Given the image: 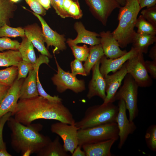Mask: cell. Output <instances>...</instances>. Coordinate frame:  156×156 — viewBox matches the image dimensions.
Wrapping results in <instances>:
<instances>
[{
    "mask_svg": "<svg viewBox=\"0 0 156 156\" xmlns=\"http://www.w3.org/2000/svg\"><path fill=\"white\" fill-rule=\"evenodd\" d=\"M12 116L25 125L40 119L55 120L69 125H74L75 122L72 114L62 102H51L39 95L19 99Z\"/></svg>",
    "mask_w": 156,
    "mask_h": 156,
    "instance_id": "1",
    "label": "cell"
},
{
    "mask_svg": "<svg viewBox=\"0 0 156 156\" xmlns=\"http://www.w3.org/2000/svg\"><path fill=\"white\" fill-rule=\"evenodd\" d=\"M8 124L11 131V145L16 152L23 156L37 153L51 141L50 138L39 133L43 127L40 124L24 125L11 117Z\"/></svg>",
    "mask_w": 156,
    "mask_h": 156,
    "instance_id": "2",
    "label": "cell"
},
{
    "mask_svg": "<svg viewBox=\"0 0 156 156\" xmlns=\"http://www.w3.org/2000/svg\"><path fill=\"white\" fill-rule=\"evenodd\" d=\"M125 0V5L119 8L118 26L112 32L121 48L132 43L136 32L134 28L136 21L141 9L137 0Z\"/></svg>",
    "mask_w": 156,
    "mask_h": 156,
    "instance_id": "3",
    "label": "cell"
},
{
    "mask_svg": "<svg viewBox=\"0 0 156 156\" xmlns=\"http://www.w3.org/2000/svg\"><path fill=\"white\" fill-rule=\"evenodd\" d=\"M118 106L113 103L90 106L86 110L83 118L74 125L79 129L116 122Z\"/></svg>",
    "mask_w": 156,
    "mask_h": 156,
    "instance_id": "4",
    "label": "cell"
},
{
    "mask_svg": "<svg viewBox=\"0 0 156 156\" xmlns=\"http://www.w3.org/2000/svg\"><path fill=\"white\" fill-rule=\"evenodd\" d=\"M118 129L116 122L101 125L78 131V145L98 142L110 139L119 138Z\"/></svg>",
    "mask_w": 156,
    "mask_h": 156,
    "instance_id": "5",
    "label": "cell"
},
{
    "mask_svg": "<svg viewBox=\"0 0 156 156\" xmlns=\"http://www.w3.org/2000/svg\"><path fill=\"white\" fill-rule=\"evenodd\" d=\"M123 85L116 93L113 102L123 100L129 112V119L133 121L138 115V96L139 87L132 77L127 73L124 79Z\"/></svg>",
    "mask_w": 156,
    "mask_h": 156,
    "instance_id": "6",
    "label": "cell"
},
{
    "mask_svg": "<svg viewBox=\"0 0 156 156\" xmlns=\"http://www.w3.org/2000/svg\"><path fill=\"white\" fill-rule=\"evenodd\" d=\"M125 64L127 73L132 77L139 87H148L152 85L153 81L146 69L143 53L138 52Z\"/></svg>",
    "mask_w": 156,
    "mask_h": 156,
    "instance_id": "7",
    "label": "cell"
},
{
    "mask_svg": "<svg viewBox=\"0 0 156 156\" xmlns=\"http://www.w3.org/2000/svg\"><path fill=\"white\" fill-rule=\"evenodd\" d=\"M55 61L57 68V74L51 78L53 84L56 86L57 91L60 93L69 89L76 93L81 92L86 89L83 80H79L76 76L69 71L63 70L59 64L56 58Z\"/></svg>",
    "mask_w": 156,
    "mask_h": 156,
    "instance_id": "8",
    "label": "cell"
},
{
    "mask_svg": "<svg viewBox=\"0 0 156 156\" xmlns=\"http://www.w3.org/2000/svg\"><path fill=\"white\" fill-rule=\"evenodd\" d=\"M79 129L75 125H69L60 122L52 124L51 130L62 139L65 150L72 154L78 145L77 137Z\"/></svg>",
    "mask_w": 156,
    "mask_h": 156,
    "instance_id": "9",
    "label": "cell"
},
{
    "mask_svg": "<svg viewBox=\"0 0 156 156\" xmlns=\"http://www.w3.org/2000/svg\"><path fill=\"white\" fill-rule=\"evenodd\" d=\"M94 16L106 25L113 11L121 6L116 0H84Z\"/></svg>",
    "mask_w": 156,
    "mask_h": 156,
    "instance_id": "10",
    "label": "cell"
},
{
    "mask_svg": "<svg viewBox=\"0 0 156 156\" xmlns=\"http://www.w3.org/2000/svg\"><path fill=\"white\" fill-rule=\"evenodd\" d=\"M118 107V111L116 117V123L118 129L119 138L118 148L121 149L128 136L134 132L136 130L137 127L133 121H131L127 118L126 113L127 108L123 100H119Z\"/></svg>",
    "mask_w": 156,
    "mask_h": 156,
    "instance_id": "11",
    "label": "cell"
},
{
    "mask_svg": "<svg viewBox=\"0 0 156 156\" xmlns=\"http://www.w3.org/2000/svg\"><path fill=\"white\" fill-rule=\"evenodd\" d=\"M32 12L41 23L44 42L47 44V48L48 49L50 46L54 47V49L53 51L54 54L55 53H58L60 51L65 50L66 46L64 36L52 30L41 16L34 12Z\"/></svg>",
    "mask_w": 156,
    "mask_h": 156,
    "instance_id": "12",
    "label": "cell"
},
{
    "mask_svg": "<svg viewBox=\"0 0 156 156\" xmlns=\"http://www.w3.org/2000/svg\"><path fill=\"white\" fill-rule=\"evenodd\" d=\"M127 74L125 63L118 70L111 75L108 74L104 77L105 83L106 97L103 104L113 103L114 96Z\"/></svg>",
    "mask_w": 156,
    "mask_h": 156,
    "instance_id": "13",
    "label": "cell"
},
{
    "mask_svg": "<svg viewBox=\"0 0 156 156\" xmlns=\"http://www.w3.org/2000/svg\"><path fill=\"white\" fill-rule=\"evenodd\" d=\"M24 79H16L10 87L6 95L0 103V118L8 112L12 113L16 110L19 99L20 89Z\"/></svg>",
    "mask_w": 156,
    "mask_h": 156,
    "instance_id": "14",
    "label": "cell"
},
{
    "mask_svg": "<svg viewBox=\"0 0 156 156\" xmlns=\"http://www.w3.org/2000/svg\"><path fill=\"white\" fill-rule=\"evenodd\" d=\"M100 60L96 63L92 69V78L89 83L87 97L90 99L94 96H97L104 101L106 97L105 83L104 77L100 72Z\"/></svg>",
    "mask_w": 156,
    "mask_h": 156,
    "instance_id": "15",
    "label": "cell"
},
{
    "mask_svg": "<svg viewBox=\"0 0 156 156\" xmlns=\"http://www.w3.org/2000/svg\"><path fill=\"white\" fill-rule=\"evenodd\" d=\"M137 50L132 47L130 50L119 57L112 59H108L104 55L100 60V72L104 77L110 72L114 73L119 70L128 60L138 52Z\"/></svg>",
    "mask_w": 156,
    "mask_h": 156,
    "instance_id": "16",
    "label": "cell"
},
{
    "mask_svg": "<svg viewBox=\"0 0 156 156\" xmlns=\"http://www.w3.org/2000/svg\"><path fill=\"white\" fill-rule=\"evenodd\" d=\"M100 44L104 55L110 59H115L125 54L127 51L120 48L117 40L110 31H103L99 33Z\"/></svg>",
    "mask_w": 156,
    "mask_h": 156,
    "instance_id": "17",
    "label": "cell"
},
{
    "mask_svg": "<svg viewBox=\"0 0 156 156\" xmlns=\"http://www.w3.org/2000/svg\"><path fill=\"white\" fill-rule=\"evenodd\" d=\"M25 36L41 54L51 58L52 56L44 45L42 29L37 23L28 25L23 28Z\"/></svg>",
    "mask_w": 156,
    "mask_h": 156,
    "instance_id": "18",
    "label": "cell"
},
{
    "mask_svg": "<svg viewBox=\"0 0 156 156\" xmlns=\"http://www.w3.org/2000/svg\"><path fill=\"white\" fill-rule=\"evenodd\" d=\"M74 28L77 33V36L74 39L68 38L66 41L68 44L82 43L92 46L100 44L99 34L87 30L81 22H75Z\"/></svg>",
    "mask_w": 156,
    "mask_h": 156,
    "instance_id": "19",
    "label": "cell"
},
{
    "mask_svg": "<svg viewBox=\"0 0 156 156\" xmlns=\"http://www.w3.org/2000/svg\"><path fill=\"white\" fill-rule=\"evenodd\" d=\"M40 66H37L29 72L21 86L19 99H29L39 95L37 86V74Z\"/></svg>",
    "mask_w": 156,
    "mask_h": 156,
    "instance_id": "20",
    "label": "cell"
},
{
    "mask_svg": "<svg viewBox=\"0 0 156 156\" xmlns=\"http://www.w3.org/2000/svg\"><path fill=\"white\" fill-rule=\"evenodd\" d=\"M116 141L110 139L98 142L85 144L82 147L86 156H112L111 148Z\"/></svg>",
    "mask_w": 156,
    "mask_h": 156,
    "instance_id": "21",
    "label": "cell"
},
{
    "mask_svg": "<svg viewBox=\"0 0 156 156\" xmlns=\"http://www.w3.org/2000/svg\"><path fill=\"white\" fill-rule=\"evenodd\" d=\"M38 156H69L57 136L51 141L37 153Z\"/></svg>",
    "mask_w": 156,
    "mask_h": 156,
    "instance_id": "22",
    "label": "cell"
},
{
    "mask_svg": "<svg viewBox=\"0 0 156 156\" xmlns=\"http://www.w3.org/2000/svg\"><path fill=\"white\" fill-rule=\"evenodd\" d=\"M49 62V58L46 55H40L37 58L36 63L33 64L29 62L22 60L17 66L18 73L16 79L18 80L25 78L29 72L34 69L37 66H40L42 64L47 65Z\"/></svg>",
    "mask_w": 156,
    "mask_h": 156,
    "instance_id": "23",
    "label": "cell"
},
{
    "mask_svg": "<svg viewBox=\"0 0 156 156\" xmlns=\"http://www.w3.org/2000/svg\"><path fill=\"white\" fill-rule=\"evenodd\" d=\"M156 42L155 35L140 34L136 32L131 43L133 48L143 54H146L148 52L149 47Z\"/></svg>",
    "mask_w": 156,
    "mask_h": 156,
    "instance_id": "24",
    "label": "cell"
},
{
    "mask_svg": "<svg viewBox=\"0 0 156 156\" xmlns=\"http://www.w3.org/2000/svg\"><path fill=\"white\" fill-rule=\"evenodd\" d=\"M17 8L10 0H0V27L5 24L10 25V20L13 18Z\"/></svg>",
    "mask_w": 156,
    "mask_h": 156,
    "instance_id": "25",
    "label": "cell"
},
{
    "mask_svg": "<svg viewBox=\"0 0 156 156\" xmlns=\"http://www.w3.org/2000/svg\"><path fill=\"white\" fill-rule=\"evenodd\" d=\"M88 56L85 61L83 66L87 75L90 73L93 67L104 55L101 44L90 46Z\"/></svg>",
    "mask_w": 156,
    "mask_h": 156,
    "instance_id": "26",
    "label": "cell"
},
{
    "mask_svg": "<svg viewBox=\"0 0 156 156\" xmlns=\"http://www.w3.org/2000/svg\"><path fill=\"white\" fill-rule=\"evenodd\" d=\"M18 51L23 60L27 61L34 64L37 58L34 49V46L25 36L22 37V41L20 44Z\"/></svg>",
    "mask_w": 156,
    "mask_h": 156,
    "instance_id": "27",
    "label": "cell"
},
{
    "mask_svg": "<svg viewBox=\"0 0 156 156\" xmlns=\"http://www.w3.org/2000/svg\"><path fill=\"white\" fill-rule=\"evenodd\" d=\"M22 60L21 54L18 50H9L0 52V67L17 66Z\"/></svg>",
    "mask_w": 156,
    "mask_h": 156,
    "instance_id": "28",
    "label": "cell"
},
{
    "mask_svg": "<svg viewBox=\"0 0 156 156\" xmlns=\"http://www.w3.org/2000/svg\"><path fill=\"white\" fill-rule=\"evenodd\" d=\"M17 66H12L0 70V83L10 87L17 78Z\"/></svg>",
    "mask_w": 156,
    "mask_h": 156,
    "instance_id": "29",
    "label": "cell"
},
{
    "mask_svg": "<svg viewBox=\"0 0 156 156\" xmlns=\"http://www.w3.org/2000/svg\"><path fill=\"white\" fill-rule=\"evenodd\" d=\"M135 27L137 28L138 33L155 35L156 27L148 21L142 15L137 18Z\"/></svg>",
    "mask_w": 156,
    "mask_h": 156,
    "instance_id": "30",
    "label": "cell"
},
{
    "mask_svg": "<svg viewBox=\"0 0 156 156\" xmlns=\"http://www.w3.org/2000/svg\"><path fill=\"white\" fill-rule=\"evenodd\" d=\"M25 36L24 29L21 27H12L5 24L0 27V37H22Z\"/></svg>",
    "mask_w": 156,
    "mask_h": 156,
    "instance_id": "31",
    "label": "cell"
},
{
    "mask_svg": "<svg viewBox=\"0 0 156 156\" xmlns=\"http://www.w3.org/2000/svg\"><path fill=\"white\" fill-rule=\"evenodd\" d=\"M71 49L75 58L81 62L85 61L89 54V47L85 44L82 46L77 44H68Z\"/></svg>",
    "mask_w": 156,
    "mask_h": 156,
    "instance_id": "32",
    "label": "cell"
},
{
    "mask_svg": "<svg viewBox=\"0 0 156 156\" xmlns=\"http://www.w3.org/2000/svg\"><path fill=\"white\" fill-rule=\"evenodd\" d=\"M145 142L148 148L151 151H156V125L153 124L147 129L145 136Z\"/></svg>",
    "mask_w": 156,
    "mask_h": 156,
    "instance_id": "33",
    "label": "cell"
},
{
    "mask_svg": "<svg viewBox=\"0 0 156 156\" xmlns=\"http://www.w3.org/2000/svg\"><path fill=\"white\" fill-rule=\"evenodd\" d=\"M20 43L16 40H12L8 37H0V51L6 50H18Z\"/></svg>",
    "mask_w": 156,
    "mask_h": 156,
    "instance_id": "34",
    "label": "cell"
},
{
    "mask_svg": "<svg viewBox=\"0 0 156 156\" xmlns=\"http://www.w3.org/2000/svg\"><path fill=\"white\" fill-rule=\"evenodd\" d=\"M37 86L39 95L40 96L48 101L53 102H62V99L58 96H52L47 94L42 87L40 81L38 71L37 74Z\"/></svg>",
    "mask_w": 156,
    "mask_h": 156,
    "instance_id": "35",
    "label": "cell"
},
{
    "mask_svg": "<svg viewBox=\"0 0 156 156\" xmlns=\"http://www.w3.org/2000/svg\"><path fill=\"white\" fill-rule=\"evenodd\" d=\"M142 15L148 21L156 27V6L146 8L141 12Z\"/></svg>",
    "mask_w": 156,
    "mask_h": 156,
    "instance_id": "36",
    "label": "cell"
},
{
    "mask_svg": "<svg viewBox=\"0 0 156 156\" xmlns=\"http://www.w3.org/2000/svg\"><path fill=\"white\" fill-rule=\"evenodd\" d=\"M68 17L79 19L82 17L83 13L78 1H73L67 11Z\"/></svg>",
    "mask_w": 156,
    "mask_h": 156,
    "instance_id": "37",
    "label": "cell"
},
{
    "mask_svg": "<svg viewBox=\"0 0 156 156\" xmlns=\"http://www.w3.org/2000/svg\"><path fill=\"white\" fill-rule=\"evenodd\" d=\"M70 65L71 73L73 75L75 76L77 75L87 76L81 61L75 59L71 62Z\"/></svg>",
    "mask_w": 156,
    "mask_h": 156,
    "instance_id": "38",
    "label": "cell"
},
{
    "mask_svg": "<svg viewBox=\"0 0 156 156\" xmlns=\"http://www.w3.org/2000/svg\"><path fill=\"white\" fill-rule=\"evenodd\" d=\"M51 5L56 12L63 18L68 17L67 14L63 7V0H50Z\"/></svg>",
    "mask_w": 156,
    "mask_h": 156,
    "instance_id": "39",
    "label": "cell"
},
{
    "mask_svg": "<svg viewBox=\"0 0 156 156\" xmlns=\"http://www.w3.org/2000/svg\"><path fill=\"white\" fill-rule=\"evenodd\" d=\"M12 116V113L8 112L0 118V150H6L5 143L3 138V131L4 125Z\"/></svg>",
    "mask_w": 156,
    "mask_h": 156,
    "instance_id": "40",
    "label": "cell"
},
{
    "mask_svg": "<svg viewBox=\"0 0 156 156\" xmlns=\"http://www.w3.org/2000/svg\"><path fill=\"white\" fill-rule=\"evenodd\" d=\"M25 0L34 12L43 16L46 14V10L36 0Z\"/></svg>",
    "mask_w": 156,
    "mask_h": 156,
    "instance_id": "41",
    "label": "cell"
},
{
    "mask_svg": "<svg viewBox=\"0 0 156 156\" xmlns=\"http://www.w3.org/2000/svg\"><path fill=\"white\" fill-rule=\"evenodd\" d=\"M145 64L147 70L150 77L154 79H156V61L146 60Z\"/></svg>",
    "mask_w": 156,
    "mask_h": 156,
    "instance_id": "42",
    "label": "cell"
},
{
    "mask_svg": "<svg viewBox=\"0 0 156 156\" xmlns=\"http://www.w3.org/2000/svg\"><path fill=\"white\" fill-rule=\"evenodd\" d=\"M141 9L156 5V0H137Z\"/></svg>",
    "mask_w": 156,
    "mask_h": 156,
    "instance_id": "43",
    "label": "cell"
},
{
    "mask_svg": "<svg viewBox=\"0 0 156 156\" xmlns=\"http://www.w3.org/2000/svg\"><path fill=\"white\" fill-rule=\"evenodd\" d=\"M10 87L0 83V103L6 95Z\"/></svg>",
    "mask_w": 156,
    "mask_h": 156,
    "instance_id": "44",
    "label": "cell"
},
{
    "mask_svg": "<svg viewBox=\"0 0 156 156\" xmlns=\"http://www.w3.org/2000/svg\"><path fill=\"white\" fill-rule=\"evenodd\" d=\"M82 147L78 145L75 149L73 153L71 154L72 156H86L85 153L84 151L81 150Z\"/></svg>",
    "mask_w": 156,
    "mask_h": 156,
    "instance_id": "45",
    "label": "cell"
},
{
    "mask_svg": "<svg viewBox=\"0 0 156 156\" xmlns=\"http://www.w3.org/2000/svg\"><path fill=\"white\" fill-rule=\"evenodd\" d=\"M46 10H48L51 7L50 0H36Z\"/></svg>",
    "mask_w": 156,
    "mask_h": 156,
    "instance_id": "46",
    "label": "cell"
},
{
    "mask_svg": "<svg viewBox=\"0 0 156 156\" xmlns=\"http://www.w3.org/2000/svg\"><path fill=\"white\" fill-rule=\"evenodd\" d=\"M149 57L152 60L156 61V44L151 48L149 52Z\"/></svg>",
    "mask_w": 156,
    "mask_h": 156,
    "instance_id": "47",
    "label": "cell"
},
{
    "mask_svg": "<svg viewBox=\"0 0 156 156\" xmlns=\"http://www.w3.org/2000/svg\"><path fill=\"white\" fill-rule=\"evenodd\" d=\"M73 1L71 0H63V7L67 14V11Z\"/></svg>",
    "mask_w": 156,
    "mask_h": 156,
    "instance_id": "48",
    "label": "cell"
},
{
    "mask_svg": "<svg viewBox=\"0 0 156 156\" xmlns=\"http://www.w3.org/2000/svg\"><path fill=\"white\" fill-rule=\"evenodd\" d=\"M6 150H0V156H11Z\"/></svg>",
    "mask_w": 156,
    "mask_h": 156,
    "instance_id": "49",
    "label": "cell"
},
{
    "mask_svg": "<svg viewBox=\"0 0 156 156\" xmlns=\"http://www.w3.org/2000/svg\"><path fill=\"white\" fill-rule=\"evenodd\" d=\"M120 4L121 6H124L126 3L125 0H116Z\"/></svg>",
    "mask_w": 156,
    "mask_h": 156,
    "instance_id": "50",
    "label": "cell"
},
{
    "mask_svg": "<svg viewBox=\"0 0 156 156\" xmlns=\"http://www.w3.org/2000/svg\"><path fill=\"white\" fill-rule=\"evenodd\" d=\"M11 1L14 3H16L19 1L20 0H10Z\"/></svg>",
    "mask_w": 156,
    "mask_h": 156,
    "instance_id": "51",
    "label": "cell"
},
{
    "mask_svg": "<svg viewBox=\"0 0 156 156\" xmlns=\"http://www.w3.org/2000/svg\"><path fill=\"white\" fill-rule=\"evenodd\" d=\"M72 1H78L79 0H71Z\"/></svg>",
    "mask_w": 156,
    "mask_h": 156,
    "instance_id": "52",
    "label": "cell"
}]
</instances>
